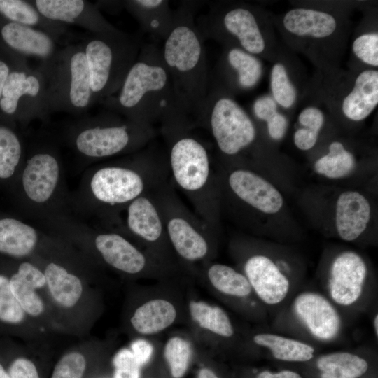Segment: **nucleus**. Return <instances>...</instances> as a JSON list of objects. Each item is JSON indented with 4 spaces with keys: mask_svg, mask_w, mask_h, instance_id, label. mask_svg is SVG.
Returning a JSON list of instances; mask_svg holds the SVG:
<instances>
[{
    "mask_svg": "<svg viewBox=\"0 0 378 378\" xmlns=\"http://www.w3.org/2000/svg\"><path fill=\"white\" fill-rule=\"evenodd\" d=\"M191 355L189 342L180 337L170 338L164 347V356L174 378L182 377L188 367Z\"/></svg>",
    "mask_w": 378,
    "mask_h": 378,
    "instance_id": "4c0bfd02",
    "label": "nucleus"
},
{
    "mask_svg": "<svg viewBox=\"0 0 378 378\" xmlns=\"http://www.w3.org/2000/svg\"><path fill=\"white\" fill-rule=\"evenodd\" d=\"M0 378H10L8 373L0 363Z\"/></svg>",
    "mask_w": 378,
    "mask_h": 378,
    "instance_id": "864d4df0",
    "label": "nucleus"
},
{
    "mask_svg": "<svg viewBox=\"0 0 378 378\" xmlns=\"http://www.w3.org/2000/svg\"><path fill=\"white\" fill-rule=\"evenodd\" d=\"M95 103L113 95L137 58L142 43L118 29L90 33L81 42Z\"/></svg>",
    "mask_w": 378,
    "mask_h": 378,
    "instance_id": "6e6552de",
    "label": "nucleus"
},
{
    "mask_svg": "<svg viewBox=\"0 0 378 378\" xmlns=\"http://www.w3.org/2000/svg\"><path fill=\"white\" fill-rule=\"evenodd\" d=\"M99 103L107 110L152 126L176 112L183 113L176 102L169 73L155 43H142L118 91Z\"/></svg>",
    "mask_w": 378,
    "mask_h": 378,
    "instance_id": "20e7f679",
    "label": "nucleus"
},
{
    "mask_svg": "<svg viewBox=\"0 0 378 378\" xmlns=\"http://www.w3.org/2000/svg\"><path fill=\"white\" fill-rule=\"evenodd\" d=\"M244 267L251 288L265 303L276 304L286 298L289 281L270 258L262 255L251 256Z\"/></svg>",
    "mask_w": 378,
    "mask_h": 378,
    "instance_id": "412c9836",
    "label": "nucleus"
},
{
    "mask_svg": "<svg viewBox=\"0 0 378 378\" xmlns=\"http://www.w3.org/2000/svg\"><path fill=\"white\" fill-rule=\"evenodd\" d=\"M352 50L363 63L373 67L378 66V33H364L355 38Z\"/></svg>",
    "mask_w": 378,
    "mask_h": 378,
    "instance_id": "ea45409f",
    "label": "nucleus"
},
{
    "mask_svg": "<svg viewBox=\"0 0 378 378\" xmlns=\"http://www.w3.org/2000/svg\"><path fill=\"white\" fill-rule=\"evenodd\" d=\"M374 328L376 335H378V315L377 314L374 319Z\"/></svg>",
    "mask_w": 378,
    "mask_h": 378,
    "instance_id": "5fc2aeb1",
    "label": "nucleus"
},
{
    "mask_svg": "<svg viewBox=\"0 0 378 378\" xmlns=\"http://www.w3.org/2000/svg\"><path fill=\"white\" fill-rule=\"evenodd\" d=\"M12 60L0 100V118L24 126L36 119L46 120L49 113L43 74L27 62Z\"/></svg>",
    "mask_w": 378,
    "mask_h": 378,
    "instance_id": "f8f14e48",
    "label": "nucleus"
},
{
    "mask_svg": "<svg viewBox=\"0 0 378 378\" xmlns=\"http://www.w3.org/2000/svg\"><path fill=\"white\" fill-rule=\"evenodd\" d=\"M298 317L310 332L321 340L335 338L341 327L340 317L330 301L314 292H304L294 301Z\"/></svg>",
    "mask_w": 378,
    "mask_h": 378,
    "instance_id": "aec40b11",
    "label": "nucleus"
},
{
    "mask_svg": "<svg viewBox=\"0 0 378 378\" xmlns=\"http://www.w3.org/2000/svg\"><path fill=\"white\" fill-rule=\"evenodd\" d=\"M124 8L137 20L141 30L155 40H164L172 27L174 10L168 1H124Z\"/></svg>",
    "mask_w": 378,
    "mask_h": 378,
    "instance_id": "393cba45",
    "label": "nucleus"
},
{
    "mask_svg": "<svg viewBox=\"0 0 378 378\" xmlns=\"http://www.w3.org/2000/svg\"><path fill=\"white\" fill-rule=\"evenodd\" d=\"M78 227L90 238L92 246L102 260L110 267L126 274H136L146 270L148 259L121 230H94L76 220Z\"/></svg>",
    "mask_w": 378,
    "mask_h": 378,
    "instance_id": "4468645a",
    "label": "nucleus"
},
{
    "mask_svg": "<svg viewBox=\"0 0 378 378\" xmlns=\"http://www.w3.org/2000/svg\"><path fill=\"white\" fill-rule=\"evenodd\" d=\"M10 378H39L34 364L24 358L15 359L8 370Z\"/></svg>",
    "mask_w": 378,
    "mask_h": 378,
    "instance_id": "a18cd8bd",
    "label": "nucleus"
},
{
    "mask_svg": "<svg viewBox=\"0 0 378 378\" xmlns=\"http://www.w3.org/2000/svg\"><path fill=\"white\" fill-rule=\"evenodd\" d=\"M152 192L137 197L128 204L125 210L126 216L121 231L131 234L149 246L158 247L164 243L169 244V241Z\"/></svg>",
    "mask_w": 378,
    "mask_h": 378,
    "instance_id": "a211bd4d",
    "label": "nucleus"
},
{
    "mask_svg": "<svg viewBox=\"0 0 378 378\" xmlns=\"http://www.w3.org/2000/svg\"><path fill=\"white\" fill-rule=\"evenodd\" d=\"M169 178L166 155L141 150L88 169L71 204L104 227L120 228V214L128 204Z\"/></svg>",
    "mask_w": 378,
    "mask_h": 378,
    "instance_id": "f257e3e1",
    "label": "nucleus"
},
{
    "mask_svg": "<svg viewBox=\"0 0 378 378\" xmlns=\"http://www.w3.org/2000/svg\"><path fill=\"white\" fill-rule=\"evenodd\" d=\"M27 149L15 124L0 118V178L8 179L21 169Z\"/></svg>",
    "mask_w": 378,
    "mask_h": 378,
    "instance_id": "7c9ffc66",
    "label": "nucleus"
},
{
    "mask_svg": "<svg viewBox=\"0 0 378 378\" xmlns=\"http://www.w3.org/2000/svg\"><path fill=\"white\" fill-rule=\"evenodd\" d=\"M197 26L204 38L234 46L255 56L267 49L262 20L255 8L241 3L212 4Z\"/></svg>",
    "mask_w": 378,
    "mask_h": 378,
    "instance_id": "9d476101",
    "label": "nucleus"
},
{
    "mask_svg": "<svg viewBox=\"0 0 378 378\" xmlns=\"http://www.w3.org/2000/svg\"><path fill=\"white\" fill-rule=\"evenodd\" d=\"M216 69L212 83L230 94L255 88L263 74V66L258 57L234 46H225Z\"/></svg>",
    "mask_w": 378,
    "mask_h": 378,
    "instance_id": "dca6fc26",
    "label": "nucleus"
},
{
    "mask_svg": "<svg viewBox=\"0 0 378 378\" xmlns=\"http://www.w3.org/2000/svg\"><path fill=\"white\" fill-rule=\"evenodd\" d=\"M217 178L218 189L226 190L235 200L255 210L273 214L283 206L284 200L279 191L252 170L237 167Z\"/></svg>",
    "mask_w": 378,
    "mask_h": 378,
    "instance_id": "ddd939ff",
    "label": "nucleus"
},
{
    "mask_svg": "<svg viewBox=\"0 0 378 378\" xmlns=\"http://www.w3.org/2000/svg\"><path fill=\"white\" fill-rule=\"evenodd\" d=\"M40 239L37 228L14 218H0V253L24 257L36 247Z\"/></svg>",
    "mask_w": 378,
    "mask_h": 378,
    "instance_id": "cd10ccee",
    "label": "nucleus"
},
{
    "mask_svg": "<svg viewBox=\"0 0 378 378\" xmlns=\"http://www.w3.org/2000/svg\"><path fill=\"white\" fill-rule=\"evenodd\" d=\"M12 59L0 50V100L4 87L12 66Z\"/></svg>",
    "mask_w": 378,
    "mask_h": 378,
    "instance_id": "3c124183",
    "label": "nucleus"
},
{
    "mask_svg": "<svg viewBox=\"0 0 378 378\" xmlns=\"http://www.w3.org/2000/svg\"><path fill=\"white\" fill-rule=\"evenodd\" d=\"M371 216V207L366 197L356 191L342 192L337 198L335 225L341 239L351 241L366 229Z\"/></svg>",
    "mask_w": 378,
    "mask_h": 378,
    "instance_id": "5701e85b",
    "label": "nucleus"
},
{
    "mask_svg": "<svg viewBox=\"0 0 378 378\" xmlns=\"http://www.w3.org/2000/svg\"><path fill=\"white\" fill-rule=\"evenodd\" d=\"M160 125L171 182L215 233L219 224V189L206 144L195 134L192 122L183 113L167 117Z\"/></svg>",
    "mask_w": 378,
    "mask_h": 378,
    "instance_id": "f03ea898",
    "label": "nucleus"
},
{
    "mask_svg": "<svg viewBox=\"0 0 378 378\" xmlns=\"http://www.w3.org/2000/svg\"><path fill=\"white\" fill-rule=\"evenodd\" d=\"M132 353L139 366L146 364L153 351V346L144 340H137L131 346Z\"/></svg>",
    "mask_w": 378,
    "mask_h": 378,
    "instance_id": "09e8293b",
    "label": "nucleus"
},
{
    "mask_svg": "<svg viewBox=\"0 0 378 378\" xmlns=\"http://www.w3.org/2000/svg\"><path fill=\"white\" fill-rule=\"evenodd\" d=\"M24 312L14 296L10 286V280L0 274V321L7 323L22 321Z\"/></svg>",
    "mask_w": 378,
    "mask_h": 378,
    "instance_id": "58836bf2",
    "label": "nucleus"
},
{
    "mask_svg": "<svg viewBox=\"0 0 378 378\" xmlns=\"http://www.w3.org/2000/svg\"><path fill=\"white\" fill-rule=\"evenodd\" d=\"M189 309L192 319L201 328L225 337L233 335L231 321L221 308L204 302L191 301Z\"/></svg>",
    "mask_w": 378,
    "mask_h": 378,
    "instance_id": "c9c22d12",
    "label": "nucleus"
},
{
    "mask_svg": "<svg viewBox=\"0 0 378 378\" xmlns=\"http://www.w3.org/2000/svg\"><path fill=\"white\" fill-rule=\"evenodd\" d=\"M318 134L304 127L299 128L294 133V144L300 150H308L316 144Z\"/></svg>",
    "mask_w": 378,
    "mask_h": 378,
    "instance_id": "de8ad7c7",
    "label": "nucleus"
},
{
    "mask_svg": "<svg viewBox=\"0 0 378 378\" xmlns=\"http://www.w3.org/2000/svg\"><path fill=\"white\" fill-rule=\"evenodd\" d=\"M252 111L258 120L267 122L279 112L278 104L272 97L261 96L254 101Z\"/></svg>",
    "mask_w": 378,
    "mask_h": 378,
    "instance_id": "c03bdc74",
    "label": "nucleus"
},
{
    "mask_svg": "<svg viewBox=\"0 0 378 378\" xmlns=\"http://www.w3.org/2000/svg\"><path fill=\"white\" fill-rule=\"evenodd\" d=\"M198 378H219L212 370L208 368L200 370Z\"/></svg>",
    "mask_w": 378,
    "mask_h": 378,
    "instance_id": "603ef678",
    "label": "nucleus"
},
{
    "mask_svg": "<svg viewBox=\"0 0 378 378\" xmlns=\"http://www.w3.org/2000/svg\"><path fill=\"white\" fill-rule=\"evenodd\" d=\"M206 276L211 285L224 294L245 297L251 292L252 288L246 276L230 266L213 264L208 268Z\"/></svg>",
    "mask_w": 378,
    "mask_h": 378,
    "instance_id": "f704fd0d",
    "label": "nucleus"
},
{
    "mask_svg": "<svg viewBox=\"0 0 378 378\" xmlns=\"http://www.w3.org/2000/svg\"><path fill=\"white\" fill-rule=\"evenodd\" d=\"M208 130L223 156L232 158L251 146L257 136L254 122L232 94L209 83L206 97L193 120Z\"/></svg>",
    "mask_w": 378,
    "mask_h": 378,
    "instance_id": "1a4fd4ad",
    "label": "nucleus"
},
{
    "mask_svg": "<svg viewBox=\"0 0 378 378\" xmlns=\"http://www.w3.org/2000/svg\"><path fill=\"white\" fill-rule=\"evenodd\" d=\"M176 317L174 306L162 299L150 300L136 309L131 318L134 328L141 334L157 333L171 326Z\"/></svg>",
    "mask_w": 378,
    "mask_h": 378,
    "instance_id": "c756f323",
    "label": "nucleus"
},
{
    "mask_svg": "<svg viewBox=\"0 0 378 378\" xmlns=\"http://www.w3.org/2000/svg\"><path fill=\"white\" fill-rule=\"evenodd\" d=\"M114 378H139V365L132 351L127 349L119 351L113 358Z\"/></svg>",
    "mask_w": 378,
    "mask_h": 378,
    "instance_id": "79ce46f5",
    "label": "nucleus"
},
{
    "mask_svg": "<svg viewBox=\"0 0 378 378\" xmlns=\"http://www.w3.org/2000/svg\"><path fill=\"white\" fill-rule=\"evenodd\" d=\"M0 15L11 22L43 31L57 43L67 32V25L44 17L31 1L0 0Z\"/></svg>",
    "mask_w": 378,
    "mask_h": 378,
    "instance_id": "bb28decb",
    "label": "nucleus"
},
{
    "mask_svg": "<svg viewBox=\"0 0 378 378\" xmlns=\"http://www.w3.org/2000/svg\"><path fill=\"white\" fill-rule=\"evenodd\" d=\"M57 43L43 31L0 15V50L12 59L27 62L29 57H36L45 61L57 50Z\"/></svg>",
    "mask_w": 378,
    "mask_h": 378,
    "instance_id": "2eb2a0df",
    "label": "nucleus"
},
{
    "mask_svg": "<svg viewBox=\"0 0 378 378\" xmlns=\"http://www.w3.org/2000/svg\"><path fill=\"white\" fill-rule=\"evenodd\" d=\"M298 120L302 127L319 133L324 124L325 116L319 108L308 106L300 111Z\"/></svg>",
    "mask_w": 378,
    "mask_h": 378,
    "instance_id": "37998d69",
    "label": "nucleus"
},
{
    "mask_svg": "<svg viewBox=\"0 0 378 378\" xmlns=\"http://www.w3.org/2000/svg\"><path fill=\"white\" fill-rule=\"evenodd\" d=\"M255 378H304L299 372L291 369L272 371L262 370L255 374Z\"/></svg>",
    "mask_w": 378,
    "mask_h": 378,
    "instance_id": "8fccbe9b",
    "label": "nucleus"
},
{
    "mask_svg": "<svg viewBox=\"0 0 378 378\" xmlns=\"http://www.w3.org/2000/svg\"><path fill=\"white\" fill-rule=\"evenodd\" d=\"M20 186L31 217L41 222L67 214L64 207L71 200L64 186L60 155L52 143H38L27 153Z\"/></svg>",
    "mask_w": 378,
    "mask_h": 378,
    "instance_id": "0eeeda50",
    "label": "nucleus"
},
{
    "mask_svg": "<svg viewBox=\"0 0 378 378\" xmlns=\"http://www.w3.org/2000/svg\"><path fill=\"white\" fill-rule=\"evenodd\" d=\"M367 275L363 258L353 251H345L336 257L330 268L329 290L337 304L349 306L360 297Z\"/></svg>",
    "mask_w": 378,
    "mask_h": 378,
    "instance_id": "6ab92c4d",
    "label": "nucleus"
},
{
    "mask_svg": "<svg viewBox=\"0 0 378 378\" xmlns=\"http://www.w3.org/2000/svg\"><path fill=\"white\" fill-rule=\"evenodd\" d=\"M38 69L45 80L49 115L65 112L80 115L95 104L81 43L57 49L51 57L41 62Z\"/></svg>",
    "mask_w": 378,
    "mask_h": 378,
    "instance_id": "423d86ee",
    "label": "nucleus"
},
{
    "mask_svg": "<svg viewBox=\"0 0 378 378\" xmlns=\"http://www.w3.org/2000/svg\"><path fill=\"white\" fill-rule=\"evenodd\" d=\"M272 97L284 108H291L297 99V90L291 82L286 66L281 62L273 64L270 74Z\"/></svg>",
    "mask_w": 378,
    "mask_h": 378,
    "instance_id": "e433bc0d",
    "label": "nucleus"
},
{
    "mask_svg": "<svg viewBox=\"0 0 378 378\" xmlns=\"http://www.w3.org/2000/svg\"><path fill=\"white\" fill-rule=\"evenodd\" d=\"M155 136L153 126L135 122L106 109L70 124L64 139L80 160L94 162L138 152Z\"/></svg>",
    "mask_w": 378,
    "mask_h": 378,
    "instance_id": "39448f33",
    "label": "nucleus"
},
{
    "mask_svg": "<svg viewBox=\"0 0 378 378\" xmlns=\"http://www.w3.org/2000/svg\"><path fill=\"white\" fill-rule=\"evenodd\" d=\"M258 345L270 350L272 357L287 363H303L311 361L315 349L311 345L299 340L271 333H261L254 336Z\"/></svg>",
    "mask_w": 378,
    "mask_h": 378,
    "instance_id": "2f4dec72",
    "label": "nucleus"
},
{
    "mask_svg": "<svg viewBox=\"0 0 378 378\" xmlns=\"http://www.w3.org/2000/svg\"><path fill=\"white\" fill-rule=\"evenodd\" d=\"M285 30L300 38L323 41L332 36L338 29V21L330 13L307 8H293L282 19Z\"/></svg>",
    "mask_w": 378,
    "mask_h": 378,
    "instance_id": "4be33fe9",
    "label": "nucleus"
},
{
    "mask_svg": "<svg viewBox=\"0 0 378 378\" xmlns=\"http://www.w3.org/2000/svg\"><path fill=\"white\" fill-rule=\"evenodd\" d=\"M46 18L66 25L80 27L90 33L112 31L117 28L108 22L97 6L85 0H32Z\"/></svg>",
    "mask_w": 378,
    "mask_h": 378,
    "instance_id": "f3484780",
    "label": "nucleus"
},
{
    "mask_svg": "<svg viewBox=\"0 0 378 378\" xmlns=\"http://www.w3.org/2000/svg\"><path fill=\"white\" fill-rule=\"evenodd\" d=\"M50 292L61 305L71 307L80 299L83 286L80 279L61 265L49 262L43 272Z\"/></svg>",
    "mask_w": 378,
    "mask_h": 378,
    "instance_id": "473e14b6",
    "label": "nucleus"
},
{
    "mask_svg": "<svg viewBox=\"0 0 378 378\" xmlns=\"http://www.w3.org/2000/svg\"><path fill=\"white\" fill-rule=\"evenodd\" d=\"M356 160L340 141H332L326 155L318 158L315 164L316 172L329 178H340L349 174L354 169Z\"/></svg>",
    "mask_w": 378,
    "mask_h": 378,
    "instance_id": "72a5a7b5",
    "label": "nucleus"
},
{
    "mask_svg": "<svg viewBox=\"0 0 378 378\" xmlns=\"http://www.w3.org/2000/svg\"><path fill=\"white\" fill-rule=\"evenodd\" d=\"M9 280L10 289L24 312L32 316L41 314L44 305L35 289L46 284L43 272L32 263L24 262Z\"/></svg>",
    "mask_w": 378,
    "mask_h": 378,
    "instance_id": "a878e982",
    "label": "nucleus"
},
{
    "mask_svg": "<svg viewBox=\"0 0 378 378\" xmlns=\"http://www.w3.org/2000/svg\"><path fill=\"white\" fill-rule=\"evenodd\" d=\"M378 104V71L366 69L356 77L351 90L340 102V110L349 120L367 118Z\"/></svg>",
    "mask_w": 378,
    "mask_h": 378,
    "instance_id": "b1692460",
    "label": "nucleus"
},
{
    "mask_svg": "<svg viewBox=\"0 0 378 378\" xmlns=\"http://www.w3.org/2000/svg\"><path fill=\"white\" fill-rule=\"evenodd\" d=\"M270 136L274 140L281 139L287 130L288 120L286 117L278 112L266 122Z\"/></svg>",
    "mask_w": 378,
    "mask_h": 378,
    "instance_id": "49530a36",
    "label": "nucleus"
},
{
    "mask_svg": "<svg viewBox=\"0 0 378 378\" xmlns=\"http://www.w3.org/2000/svg\"><path fill=\"white\" fill-rule=\"evenodd\" d=\"M315 368L318 378H362L369 372L370 363L358 355L338 351L318 357Z\"/></svg>",
    "mask_w": 378,
    "mask_h": 378,
    "instance_id": "c85d7f7f",
    "label": "nucleus"
},
{
    "mask_svg": "<svg viewBox=\"0 0 378 378\" xmlns=\"http://www.w3.org/2000/svg\"><path fill=\"white\" fill-rule=\"evenodd\" d=\"M171 246L182 259L195 262L207 257L214 234L177 195L169 178L153 190Z\"/></svg>",
    "mask_w": 378,
    "mask_h": 378,
    "instance_id": "9b49d317",
    "label": "nucleus"
},
{
    "mask_svg": "<svg viewBox=\"0 0 378 378\" xmlns=\"http://www.w3.org/2000/svg\"><path fill=\"white\" fill-rule=\"evenodd\" d=\"M197 4L184 1L174 10L172 27L160 48L176 102L192 124L210 83L204 38L195 20Z\"/></svg>",
    "mask_w": 378,
    "mask_h": 378,
    "instance_id": "7ed1b4c3",
    "label": "nucleus"
},
{
    "mask_svg": "<svg viewBox=\"0 0 378 378\" xmlns=\"http://www.w3.org/2000/svg\"><path fill=\"white\" fill-rule=\"evenodd\" d=\"M86 362L78 352L64 356L55 365L51 378H83Z\"/></svg>",
    "mask_w": 378,
    "mask_h": 378,
    "instance_id": "a19ab883",
    "label": "nucleus"
}]
</instances>
